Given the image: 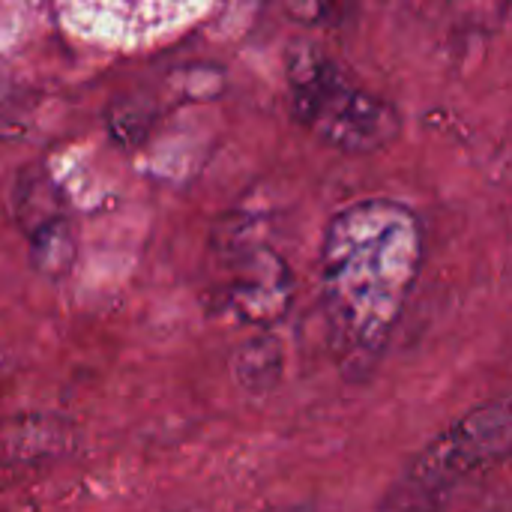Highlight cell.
I'll use <instances>...</instances> for the list:
<instances>
[{"instance_id":"6da1fadb","label":"cell","mask_w":512,"mask_h":512,"mask_svg":"<svg viewBox=\"0 0 512 512\" xmlns=\"http://www.w3.org/2000/svg\"><path fill=\"white\" fill-rule=\"evenodd\" d=\"M420 264L423 228L402 201L366 198L330 219L321 240V312L330 354L348 381L378 369Z\"/></svg>"},{"instance_id":"7a4b0ae2","label":"cell","mask_w":512,"mask_h":512,"mask_svg":"<svg viewBox=\"0 0 512 512\" xmlns=\"http://www.w3.org/2000/svg\"><path fill=\"white\" fill-rule=\"evenodd\" d=\"M291 114L321 144L345 153H375L402 132V114L384 96L363 90L327 51L291 42L285 51Z\"/></svg>"},{"instance_id":"3957f363","label":"cell","mask_w":512,"mask_h":512,"mask_svg":"<svg viewBox=\"0 0 512 512\" xmlns=\"http://www.w3.org/2000/svg\"><path fill=\"white\" fill-rule=\"evenodd\" d=\"M512 450L510 396H495L435 435L387 486L375 512H444L477 477Z\"/></svg>"},{"instance_id":"277c9868","label":"cell","mask_w":512,"mask_h":512,"mask_svg":"<svg viewBox=\"0 0 512 512\" xmlns=\"http://www.w3.org/2000/svg\"><path fill=\"white\" fill-rule=\"evenodd\" d=\"M222 294L228 312L243 324L273 327L291 309L294 276L276 249L255 243L231 258Z\"/></svg>"},{"instance_id":"5b68a950","label":"cell","mask_w":512,"mask_h":512,"mask_svg":"<svg viewBox=\"0 0 512 512\" xmlns=\"http://www.w3.org/2000/svg\"><path fill=\"white\" fill-rule=\"evenodd\" d=\"M210 0H72L81 30L105 39H144L180 27Z\"/></svg>"},{"instance_id":"8992f818","label":"cell","mask_w":512,"mask_h":512,"mask_svg":"<svg viewBox=\"0 0 512 512\" xmlns=\"http://www.w3.org/2000/svg\"><path fill=\"white\" fill-rule=\"evenodd\" d=\"M30 240V264L48 276V279H63L72 264H75V234L66 219V213H57L27 231Z\"/></svg>"},{"instance_id":"52a82bcc","label":"cell","mask_w":512,"mask_h":512,"mask_svg":"<svg viewBox=\"0 0 512 512\" xmlns=\"http://www.w3.org/2000/svg\"><path fill=\"white\" fill-rule=\"evenodd\" d=\"M282 369V357L276 342L270 339H255L246 342L240 348V354L234 357V378L240 381V387L246 393H264L276 384Z\"/></svg>"},{"instance_id":"ba28073f","label":"cell","mask_w":512,"mask_h":512,"mask_svg":"<svg viewBox=\"0 0 512 512\" xmlns=\"http://www.w3.org/2000/svg\"><path fill=\"white\" fill-rule=\"evenodd\" d=\"M153 123V111L138 102V99H123L117 102L111 111H108V126H111V135L123 144H135L147 135Z\"/></svg>"},{"instance_id":"9c48e42d","label":"cell","mask_w":512,"mask_h":512,"mask_svg":"<svg viewBox=\"0 0 512 512\" xmlns=\"http://www.w3.org/2000/svg\"><path fill=\"white\" fill-rule=\"evenodd\" d=\"M288 15L300 24L315 27H336L345 21L354 0H282Z\"/></svg>"},{"instance_id":"30bf717a","label":"cell","mask_w":512,"mask_h":512,"mask_svg":"<svg viewBox=\"0 0 512 512\" xmlns=\"http://www.w3.org/2000/svg\"><path fill=\"white\" fill-rule=\"evenodd\" d=\"M261 512H318L312 504H288V507H270V510Z\"/></svg>"}]
</instances>
